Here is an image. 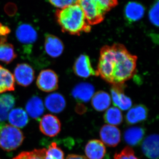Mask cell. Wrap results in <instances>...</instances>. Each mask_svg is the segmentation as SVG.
<instances>
[{
    "label": "cell",
    "mask_w": 159,
    "mask_h": 159,
    "mask_svg": "<svg viewBox=\"0 0 159 159\" xmlns=\"http://www.w3.org/2000/svg\"><path fill=\"white\" fill-rule=\"evenodd\" d=\"M137 59L121 44L103 46L97 66L98 76L113 85L124 84L135 74Z\"/></svg>",
    "instance_id": "obj_1"
},
{
    "label": "cell",
    "mask_w": 159,
    "mask_h": 159,
    "mask_svg": "<svg viewBox=\"0 0 159 159\" xmlns=\"http://www.w3.org/2000/svg\"><path fill=\"white\" fill-rule=\"evenodd\" d=\"M56 16L61 30L72 35L89 32L91 27L83 10L78 4L57 9Z\"/></svg>",
    "instance_id": "obj_2"
},
{
    "label": "cell",
    "mask_w": 159,
    "mask_h": 159,
    "mask_svg": "<svg viewBox=\"0 0 159 159\" xmlns=\"http://www.w3.org/2000/svg\"><path fill=\"white\" fill-rule=\"evenodd\" d=\"M78 4L82 8L90 25L103 21L105 14L117 6L118 0H79Z\"/></svg>",
    "instance_id": "obj_3"
},
{
    "label": "cell",
    "mask_w": 159,
    "mask_h": 159,
    "mask_svg": "<svg viewBox=\"0 0 159 159\" xmlns=\"http://www.w3.org/2000/svg\"><path fill=\"white\" fill-rule=\"evenodd\" d=\"M25 139L19 129L9 124L0 128V147L6 151L15 150L22 144Z\"/></svg>",
    "instance_id": "obj_4"
},
{
    "label": "cell",
    "mask_w": 159,
    "mask_h": 159,
    "mask_svg": "<svg viewBox=\"0 0 159 159\" xmlns=\"http://www.w3.org/2000/svg\"><path fill=\"white\" fill-rule=\"evenodd\" d=\"M36 84L43 92H53L58 89V76L54 71L50 69L43 70L38 75Z\"/></svg>",
    "instance_id": "obj_5"
},
{
    "label": "cell",
    "mask_w": 159,
    "mask_h": 159,
    "mask_svg": "<svg viewBox=\"0 0 159 159\" xmlns=\"http://www.w3.org/2000/svg\"><path fill=\"white\" fill-rule=\"evenodd\" d=\"M73 69L75 74L81 78L98 76L97 71L92 67L89 57L86 54L80 55L74 62Z\"/></svg>",
    "instance_id": "obj_6"
},
{
    "label": "cell",
    "mask_w": 159,
    "mask_h": 159,
    "mask_svg": "<svg viewBox=\"0 0 159 159\" xmlns=\"http://www.w3.org/2000/svg\"><path fill=\"white\" fill-rule=\"evenodd\" d=\"M14 74L15 80L22 86H29L34 80V70L28 64H17L15 69Z\"/></svg>",
    "instance_id": "obj_7"
},
{
    "label": "cell",
    "mask_w": 159,
    "mask_h": 159,
    "mask_svg": "<svg viewBox=\"0 0 159 159\" xmlns=\"http://www.w3.org/2000/svg\"><path fill=\"white\" fill-rule=\"evenodd\" d=\"M61 124L57 117L47 114L43 116L39 123V129L43 134L50 137H53L59 133Z\"/></svg>",
    "instance_id": "obj_8"
},
{
    "label": "cell",
    "mask_w": 159,
    "mask_h": 159,
    "mask_svg": "<svg viewBox=\"0 0 159 159\" xmlns=\"http://www.w3.org/2000/svg\"><path fill=\"white\" fill-rule=\"evenodd\" d=\"M124 84L113 85L111 90V97L114 105L119 109L126 111L131 107L132 101L124 93Z\"/></svg>",
    "instance_id": "obj_9"
},
{
    "label": "cell",
    "mask_w": 159,
    "mask_h": 159,
    "mask_svg": "<svg viewBox=\"0 0 159 159\" xmlns=\"http://www.w3.org/2000/svg\"><path fill=\"white\" fill-rule=\"evenodd\" d=\"M16 36L19 42L26 46H31L36 42L38 34L34 27L29 24H21L16 31Z\"/></svg>",
    "instance_id": "obj_10"
},
{
    "label": "cell",
    "mask_w": 159,
    "mask_h": 159,
    "mask_svg": "<svg viewBox=\"0 0 159 159\" xmlns=\"http://www.w3.org/2000/svg\"><path fill=\"white\" fill-rule=\"evenodd\" d=\"M99 135L102 142L110 147L117 146L121 140L120 131L114 125H103L100 129Z\"/></svg>",
    "instance_id": "obj_11"
},
{
    "label": "cell",
    "mask_w": 159,
    "mask_h": 159,
    "mask_svg": "<svg viewBox=\"0 0 159 159\" xmlns=\"http://www.w3.org/2000/svg\"><path fill=\"white\" fill-rule=\"evenodd\" d=\"M44 48L46 53L50 57L56 58L62 54L64 49L63 42L57 36L50 34L45 36Z\"/></svg>",
    "instance_id": "obj_12"
},
{
    "label": "cell",
    "mask_w": 159,
    "mask_h": 159,
    "mask_svg": "<svg viewBox=\"0 0 159 159\" xmlns=\"http://www.w3.org/2000/svg\"><path fill=\"white\" fill-rule=\"evenodd\" d=\"M93 86L88 83H80L76 85L72 91L74 98L80 102H89L94 94Z\"/></svg>",
    "instance_id": "obj_13"
},
{
    "label": "cell",
    "mask_w": 159,
    "mask_h": 159,
    "mask_svg": "<svg viewBox=\"0 0 159 159\" xmlns=\"http://www.w3.org/2000/svg\"><path fill=\"white\" fill-rule=\"evenodd\" d=\"M142 151L149 159H158L159 136L152 134L144 140L142 144Z\"/></svg>",
    "instance_id": "obj_14"
},
{
    "label": "cell",
    "mask_w": 159,
    "mask_h": 159,
    "mask_svg": "<svg viewBox=\"0 0 159 159\" xmlns=\"http://www.w3.org/2000/svg\"><path fill=\"white\" fill-rule=\"evenodd\" d=\"M148 109L145 105L139 104L132 107L125 116V121L129 125L145 121L148 118Z\"/></svg>",
    "instance_id": "obj_15"
},
{
    "label": "cell",
    "mask_w": 159,
    "mask_h": 159,
    "mask_svg": "<svg viewBox=\"0 0 159 159\" xmlns=\"http://www.w3.org/2000/svg\"><path fill=\"white\" fill-rule=\"evenodd\" d=\"M45 105L47 109L51 112L59 113L66 107V99L61 94L53 93L46 97Z\"/></svg>",
    "instance_id": "obj_16"
},
{
    "label": "cell",
    "mask_w": 159,
    "mask_h": 159,
    "mask_svg": "<svg viewBox=\"0 0 159 159\" xmlns=\"http://www.w3.org/2000/svg\"><path fill=\"white\" fill-rule=\"evenodd\" d=\"M106 152L105 145L99 140H90L86 145L85 153L89 159H102Z\"/></svg>",
    "instance_id": "obj_17"
},
{
    "label": "cell",
    "mask_w": 159,
    "mask_h": 159,
    "mask_svg": "<svg viewBox=\"0 0 159 159\" xmlns=\"http://www.w3.org/2000/svg\"><path fill=\"white\" fill-rule=\"evenodd\" d=\"M145 9L140 3L129 2L124 9V16L128 21L134 22L141 20L145 14Z\"/></svg>",
    "instance_id": "obj_18"
},
{
    "label": "cell",
    "mask_w": 159,
    "mask_h": 159,
    "mask_svg": "<svg viewBox=\"0 0 159 159\" xmlns=\"http://www.w3.org/2000/svg\"><path fill=\"white\" fill-rule=\"evenodd\" d=\"M25 108L29 116L34 119L41 116L45 110L42 99L37 96H33L28 100Z\"/></svg>",
    "instance_id": "obj_19"
},
{
    "label": "cell",
    "mask_w": 159,
    "mask_h": 159,
    "mask_svg": "<svg viewBox=\"0 0 159 159\" xmlns=\"http://www.w3.org/2000/svg\"><path fill=\"white\" fill-rule=\"evenodd\" d=\"M17 57L14 47L7 42V38H0V61L6 64L12 62Z\"/></svg>",
    "instance_id": "obj_20"
},
{
    "label": "cell",
    "mask_w": 159,
    "mask_h": 159,
    "mask_svg": "<svg viewBox=\"0 0 159 159\" xmlns=\"http://www.w3.org/2000/svg\"><path fill=\"white\" fill-rule=\"evenodd\" d=\"M145 134V129L142 127H131L126 129L124 132V141L128 145L136 146L142 142Z\"/></svg>",
    "instance_id": "obj_21"
},
{
    "label": "cell",
    "mask_w": 159,
    "mask_h": 159,
    "mask_svg": "<svg viewBox=\"0 0 159 159\" xmlns=\"http://www.w3.org/2000/svg\"><path fill=\"white\" fill-rule=\"evenodd\" d=\"M14 76L11 72L0 65V94L15 89Z\"/></svg>",
    "instance_id": "obj_22"
},
{
    "label": "cell",
    "mask_w": 159,
    "mask_h": 159,
    "mask_svg": "<svg viewBox=\"0 0 159 159\" xmlns=\"http://www.w3.org/2000/svg\"><path fill=\"white\" fill-rule=\"evenodd\" d=\"M8 119L11 125L17 128H23L29 122V117L25 111L21 108L13 109L8 115Z\"/></svg>",
    "instance_id": "obj_23"
},
{
    "label": "cell",
    "mask_w": 159,
    "mask_h": 159,
    "mask_svg": "<svg viewBox=\"0 0 159 159\" xmlns=\"http://www.w3.org/2000/svg\"><path fill=\"white\" fill-rule=\"evenodd\" d=\"M111 103L110 95L104 91H99L92 98V105L95 110L102 111L107 109Z\"/></svg>",
    "instance_id": "obj_24"
},
{
    "label": "cell",
    "mask_w": 159,
    "mask_h": 159,
    "mask_svg": "<svg viewBox=\"0 0 159 159\" xmlns=\"http://www.w3.org/2000/svg\"><path fill=\"white\" fill-rule=\"evenodd\" d=\"M103 119L107 123L115 126L121 124L123 121V116L122 112L118 107H111L106 111Z\"/></svg>",
    "instance_id": "obj_25"
},
{
    "label": "cell",
    "mask_w": 159,
    "mask_h": 159,
    "mask_svg": "<svg viewBox=\"0 0 159 159\" xmlns=\"http://www.w3.org/2000/svg\"><path fill=\"white\" fill-rule=\"evenodd\" d=\"M47 149H34L29 152H23L12 159H45Z\"/></svg>",
    "instance_id": "obj_26"
},
{
    "label": "cell",
    "mask_w": 159,
    "mask_h": 159,
    "mask_svg": "<svg viewBox=\"0 0 159 159\" xmlns=\"http://www.w3.org/2000/svg\"><path fill=\"white\" fill-rule=\"evenodd\" d=\"M45 159H64V154L56 143L52 142L46 151Z\"/></svg>",
    "instance_id": "obj_27"
},
{
    "label": "cell",
    "mask_w": 159,
    "mask_h": 159,
    "mask_svg": "<svg viewBox=\"0 0 159 159\" xmlns=\"http://www.w3.org/2000/svg\"><path fill=\"white\" fill-rule=\"evenodd\" d=\"M159 0L155 1L148 13V17L154 25L159 26Z\"/></svg>",
    "instance_id": "obj_28"
},
{
    "label": "cell",
    "mask_w": 159,
    "mask_h": 159,
    "mask_svg": "<svg viewBox=\"0 0 159 159\" xmlns=\"http://www.w3.org/2000/svg\"><path fill=\"white\" fill-rule=\"evenodd\" d=\"M15 97L10 94H4L0 95V103L10 111L15 104Z\"/></svg>",
    "instance_id": "obj_29"
},
{
    "label": "cell",
    "mask_w": 159,
    "mask_h": 159,
    "mask_svg": "<svg viewBox=\"0 0 159 159\" xmlns=\"http://www.w3.org/2000/svg\"><path fill=\"white\" fill-rule=\"evenodd\" d=\"M114 159H139L135 156L132 148L130 147H125L119 153L115 155Z\"/></svg>",
    "instance_id": "obj_30"
},
{
    "label": "cell",
    "mask_w": 159,
    "mask_h": 159,
    "mask_svg": "<svg viewBox=\"0 0 159 159\" xmlns=\"http://www.w3.org/2000/svg\"><path fill=\"white\" fill-rule=\"evenodd\" d=\"M52 6L59 8L63 9L68 6L78 4L79 0H47Z\"/></svg>",
    "instance_id": "obj_31"
},
{
    "label": "cell",
    "mask_w": 159,
    "mask_h": 159,
    "mask_svg": "<svg viewBox=\"0 0 159 159\" xmlns=\"http://www.w3.org/2000/svg\"><path fill=\"white\" fill-rule=\"evenodd\" d=\"M9 111L0 103V122L7 120Z\"/></svg>",
    "instance_id": "obj_32"
},
{
    "label": "cell",
    "mask_w": 159,
    "mask_h": 159,
    "mask_svg": "<svg viewBox=\"0 0 159 159\" xmlns=\"http://www.w3.org/2000/svg\"><path fill=\"white\" fill-rule=\"evenodd\" d=\"M11 30L7 26L0 23V37L6 38V36L10 33Z\"/></svg>",
    "instance_id": "obj_33"
},
{
    "label": "cell",
    "mask_w": 159,
    "mask_h": 159,
    "mask_svg": "<svg viewBox=\"0 0 159 159\" xmlns=\"http://www.w3.org/2000/svg\"><path fill=\"white\" fill-rule=\"evenodd\" d=\"M86 109L85 107L82 104H77L76 107V111L79 114H82L85 112Z\"/></svg>",
    "instance_id": "obj_34"
},
{
    "label": "cell",
    "mask_w": 159,
    "mask_h": 159,
    "mask_svg": "<svg viewBox=\"0 0 159 159\" xmlns=\"http://www.w3.org/2000/svg\"><path fill=\"white\" fill-rule=\"evenodd\" d=\"M66 159H88L86 157L78 155L70 154L67 157Z\"/></svg>",
    "instance_id": "obj_35"
},
{
    "label": "cell",
    "mask_w": 159,
    "mask_h": 159,
    "mask_svg": "<svg viewBox=\"0 0 159 159\" xmlns=\"http://www.w3.org/2000/svg\"><path fill=\"white\" fill-rule=\"evenodd\" d=\"M105 159H110V157L109 156H107L105 157Z\"/></svg>",
    "instance_id": "obj_36"
}]
</instances>
